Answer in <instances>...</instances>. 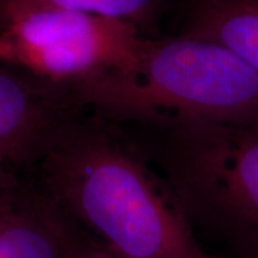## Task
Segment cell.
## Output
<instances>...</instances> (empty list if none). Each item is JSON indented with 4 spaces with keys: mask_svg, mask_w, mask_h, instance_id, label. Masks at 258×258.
Masks as SVG:
<instances>
[{
    "mask_svg": "<svg viewBox=\"0 0 258 258\" xmlns=\"http://www.w3.org/2000/svg\"><path fill=\"white\" fill-rule=\"evenodd\" d=\"M22 186H23V184L18 176L0 171V203L3 200L9 198L10 195L18 192Z\"/></svg>",
    "mask_w": 258,
    "mask_h": 258,
    "instance_id": "10",
    "label": "cell"
},
{
    "mask_svg": "<svg viewBox=\"0 0 258 258\" xmlns=\"http://www.w3.org/2000/svg\"><path fill=\"white\" fill-rule=\"evenodd\" d=\"M37 166L39 189L118 258H207L171 186L101 123L71 116Z\"/></svg>",
    "mask_w": 258,
    "mask_h": 258,
    "instance_id": "1",
    "label": "cell"
},
{
    "mask_svg": "<svg viewBox=\"0 0 258 258\" xmlns=\"http://www.w3.org/2000/svg\"><path fill=\"white\" fill-rule=\"evenodd\" d=\"M74 105L47 83L0 63V171L39 165Z\"/></svg>",
    "mask_w": 258,
    "mask_h": 258,
    "instance_id": "5",
    "label": "cell"
},
{
    "mask_svg": "<svg viewBox=\"0 0 258 258\" xmlns=\"http://www.w3.org/2000/svg\"><path fill=\"white\" fill-rule=\"evenodd\" d=\"M118 119L166 128L192 123L258 125V72L221 45L179 35L149 39L134 66L64 93Z\"/></svg>",
    "mask_w": 258,
    "mask_h": 258,
    "instance_id": "2",
    "label": "cell"
},
{
    "mask_svg": "<svg viewBox=\"0 0 258 258\" xmlns=\"http://www.w3.org/2000/svg\"><path fill=\"white\" fill-rule=\"evenodd\" d=\"M182 33L221 45L258 72V0H188Z\"/></svg>",
    "mask_w": 258,
    "mask_h": 258,
    "instance_id": "7",
    "label": "cell"
},
{
    "mask_svg": "<svg viewBox=\"0 0 258 258\" xmlns=\"http://www.w3.org/2000/svg\"><path fill=\"white\" fill-rule=\"evenodd\" d=\"M165 168L184 211L258 237V125L168 128Z\"/></svg>",
    "mask_w": 258,
    "mask_h": 258,
    "instance_id": "4",
    "label": "cell"
},
{
    "mask_svg": "<svg viewBox=\"0 0 258 258\" xmlns=\"http://www.w3.org/2000/svg\"><path fill=\"white\" fill-rule=\"evenodd\" d=\"M148 40L138 26L120 19L37 9L0 26V63L64 95L98 76L134 66Z\"/></svg>",
    "mask_w": 258,
    "mask_h": 258,
    "instance_id": "3",
    "label": "cell"
},
{
    "mask_svg": "<svg viewBox=\"0 0 258 258\" xmlns=\"http://www.w3.org/2000/svg\"><path fill=\"white\" fill-rule=\"evenodd\" d=\"M74 222L39 188L0 203V258H66Z\"/></svg>",
    "mask_w": 258,
    "mask_h": 258,
    "instance_id": "6",
    "label": "cell"
},
{
    "mask_svg": "<svg viewBox=\"0 0 258 258\" xmlns=\"http://www.w3.org/2000/svg\"><path fill=\"white\" fill-rule=\"evenodd\" d=\"M66 258H118L103 244H96L91 240L82 238L72 227L71 240L68 245Z\"/></svg>",
    "mask_w": 258,
    "mask_h": 258,
    "instance_id": "9",
    "label": "cell"
},
{
    "mask_svg": "<svg viewBox=\"0 0 258 258\" xmlns=\"http://www.w3.org/2000/svg\"><path fill=\"white\" fill-rule=\"evenodd\" d=\"M164 3L165 0H0V26L32 10L63 9L120 19L142 30L155 20Z\"/></svg>",
    "mask_w": 258,
    "mask_h": 258,
    "instance_id": "8",
    "label": "cell"
}]
</instances>
